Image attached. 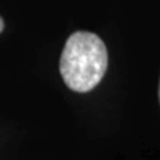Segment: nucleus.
Here are the masks:
<instances>
[{"instance_id": "3", "label": "nucleus", "mask_w": 160, "mask_h": 160, "mask_svg": "<svg viewBox=\"0 0 160 160\" xmlns=\"http://www.w3.org/2000/svg\"><path fill=\"white\" fill-rule=\"evenodd\" d=\"M159 101H160V83H159Z\"/></svg>"}, {"instance_id": "2", "label": "nucleus", "mask_w": 160, "mask_h": 160, "mask_svg": "<svg viewBox=\"0 0 160 160\" xmlns=\"http://www.w3.org/2000/svg\"><path fill=\"white\" fill-rule=\"evenodd\" d=\"M3 28H5V22H3V19H2V17H0V33L3 31Z\"/></svg>"}, {"instance_id": "1", "label": "nucleus", "mask_w": 160, "mask_h": 160, "mask_svg": "<svg viewBox=\"0 0 160 160\" xmlns=\"http://www.w3.org/2000/svg\"><path fill=\"white\" fill-rule=\"evenodd\" d=\"M108 65L104 42L89 31H77L65 42L59 71L64 83L74 92H89L102 80Z\"/></svg>"}]
</instances>
